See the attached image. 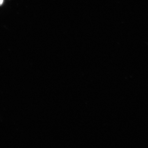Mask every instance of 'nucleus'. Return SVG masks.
<instances>
[{
    "mask_svg": "<svg viewBox=\"0 0 148 148\" xmlns=\"http://www.w3.org/2000/svg\"><path fill=\"white\" fill-rule=\"evenodd\" d=\"M3 1L4 0H0V5H1L2 4Z\"/></svg>",
    "mask_w": 148,
    "mask_h": 148,
    "instance_id": "obj_1",
    "label": "nucleus"
}]
</instances>
